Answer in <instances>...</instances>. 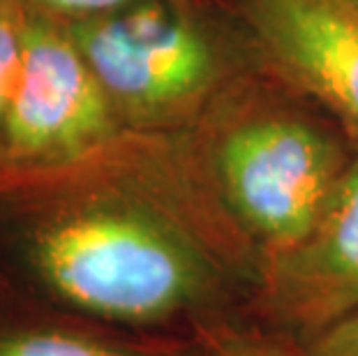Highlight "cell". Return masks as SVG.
Instances as JSON below:
<instances>
[{
    "mask_svg": "<svg viewBox=\"0 0 358 356\" xmlns=\"http://www.w3.org/2000/svg\"><path fill=\"white\" fill-rule=\"evenodd\" d=\"M24 42L26 26L19 12L14 10L12 3L0 0V127L5 125V113L19 79Z\"/></svg>",
    "mask_w": 358,
    "mask_h": 356,
    "instance_id": "obj_8",
    "label": "cell"
},
{
    "mask_svg": "<svg viewBox=\"0 0 358 356\" xmlns=\"http://www.w3.org/2000/svg\"><path fill=\"white\" fill-rule=\"evenodd\" d=\"M113 125V104L70 33L26 26L24 58L5 137L24 157H65L95 146Z\"/></svg>",
    "mask_w": 358,
    "mask_h": 356,
    "instance_id": "obj_4",
    "label": "cell"
},
{
    "mask_svg": "<svg viewBox=\"0 0 358 356\" xmlns=\"http://www.w3.org/2000/svg\"><path fill=\"white\" fill-rule=\"evenodd\" d=\"M266 60L358 139V7L345 0H238Z\"/></svg>",
    "mask_w": 358,
    "mask_h": 356,
    "instance_id": "obj_5",
    "label": "cell"
},
{
    "mask_svg": "<svg viewBox=\"0 0 358 356\" xmlns=\"http://www.w3.org/2000/svg\"><path fill=\"white\" fill-rule=\"evenodd\" d=\"M345 3H349V5H354V7H358V0H345Z\"/></svg>",
    "mask_w": 358,
    "mask_h": 356,
    "instance_id": "obj_12",
    "label": "cell"
},
{
    "mask_svg": "<svg viewBox=\"0 0 358 356\" xmlns=\"http://www.w3.org/2000/svg\"><path fill=\"white\" fill-rule=\"evenodd\" d=\"M35 264L60 297L120 322H155L189 308L210 271L178 232L129 208H83L35 238Z\"/></svg>",
    "mask_w": 358,
    "mask_h": 356,
    "instance_id": "obj_1",
    "label": "cell"
},
{
    "mask_svg": "<svg viewBox=\"0 0 358 356\" xmlns=\"http://www.w3.org/2000/svg\"><path fill=\"white\" fill-rule=\"evenodd\" d=\"M210 356H301L285 350L280 345L264 343L252 338H227L213 347ZM310 356V354H308Z\"/></svg>",
    "mask_w": 358,
    "mask_h": 356,
    "instance_id": "obj_10",
    "label": "cell"
},
{
    "mask_svg": "<svg viewBox=\"0 0 358 356\" xmlns=\"http://www.w3.org/2000/svg\"><path fill=\"white\" fill-rule=\"evenodd\" d=\"M266 303L285 324L312 333L358 310V157L308 236L273 255Z\"/></svg>",
    "mask_w": 358,
    "mask_h": 356,
    "instance_id": "obj_6",
    "label": "cell"
},
{
    "mask_svg": "<svg viewBox=\"0 0 358 356\" xmlns=\"http://www.w3.org/2000/svg\"><path fill=\"white\" fill-rule=\"evenodd\" d=\"M40 3L56 12L77 14L81 19H88V17H97V14L120 10V7L139 3V0H40Z\"/></svg>",
    "mask_w": 358,
    "mask_h": 356,
    "instance_id": "obj_11",
    "label": "cell"
},
{
    "mask_svg": "<svg viewBox=\"0 0 358 356\" xmlns=\"http://www.w3.org/2000/svg\"><path fill=\"white\" fill-rule=\"evenodd\" d=\"M347 164L329 134L285 116L238 125L217 150L227 199L273 255L308 236Z\"/></svg>",
    "mask_w": 358,
    "mask_h": 356,
    "instance_id": "obj_3",
    "label": "cell"
},
{
    "mask_svg": "<svg viewBox=\"0 0 358 356\" xmlns=\"http://www.w3.org/2000/svg\"><path fill=\"white\" fill-rule=\"evenodd\" d=\"M0 356H132L67 333H21L0 340Z\"/></svg>",
    "mask_w": 358,
    "mask_h": 356,
    "instance_id": "obj_7",
    "label": "cell"
},
{
    "mask_svg": "<svg viewBox=\"0 0 358 356\" xmlns=\"http://www.w3.org/2000/svg\"><path fill=\"white\" fill-rule=\"evenodd\" d=\"M70 37L113 107L164 120L194 109L220 77L215 44L169 0L81 19Z\"/></svg>",
    "mask_w": 358,
    "mask_h": 356,
    "instance_id": "obj_2",
    "label": "cell"
},
{
    "mask_svg": "<svg viewBox=\"0 0 358 356\" xmlns=\"http://www.w3.org/2000/svg\"><path fill=\"white\" fill-rule=\"evenodd\" d=\"M310 356H358V310L315 333Z\"/></svg>",
    "mask_w": 358,
    "mask_h": 356,
    "instance_id": "obj_9",
    "label": "cell"
}]
</instances>
